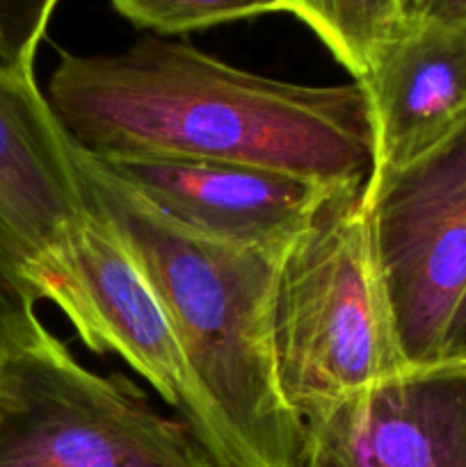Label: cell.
<instances>
[{"instance_id": "cell-14", "label": "cell", "mask_w": 466, "mask_h": 467, "mask_svg": "<svg viewBox=\"0 0 466 467\" xmlns=\"http://www.w3.org/2000/svg\"><path fill=\"white\" fill-rule=\"evenodd\" d=\"M37 304L39 296L32 283L0 251V356L44 331Z\"/></svg>"}, {"instance_id": "cell-7", "label": "cell", "mask_w": 466, "mask_h": 467, "mask_svg": "<svg viewBox=\"0 0 466 467\" xmlns=\"http://www.w3.org/2000/svg\"><path fill=\"white\" fill-rule=\"evenodd\" d=\"M94 162L190 231L228 244L270 251H283L313 219L329 192L341 187L215 160L128 158Z\"/></svg>"}, {"instance_id": "cell-3", "label": "cell", "mask_w": 466, "mask_h": 467, "mask_svg": "<svg viewBox=\"0 0 466 467\" xmlns=\"http://www.w3.org/2000/svg\"><path fill=\"white\" fill-rule=\"evenodd\" d=\"M365 187H334L279 254L274 372L306 429L341 401L409 372L375 260Z\"/></svg>"}, {"instance_id": "cell-1", "label": "cell", "mask_w": 466, "mask_h": 467, "mask_svg": "<svg viewBox=\"0 0 466 467\" xmlns=\"http://www.w3.org/2000/svg\"><path fill=\"white\" fill-rule=\"evenodd\" d=\"M46 99L73 149L94 160H215L323 185L373 176V117L356 80H277L146 35L119 53L59 50Z\"/></svg>"}, {"instance_id": "cell-5", "label": "cell", "mask_w": 466, "mask_h": 467, "mask_svg": "<svg viewBox=\"0 0 466 467\" xmlns=\"http://www.w3.org/2000/svg\"><path fill=\"white\" fill-rule=\"evenodd\" d=\"M370 240L409 369L439 365L466 295V121L405 167L368 181Z\"/></svg>"}, {"instance_id": "cell-2", "label": "cell", "mask_w": 466, "mask_h": 467, "mask_svg": "<svg viewBox=\"0 0 466 467\" xmlns=\"http://www.w3.org/2000/svg\"><path fill=\"white\" fill-rule=\"evenodd\" d=\"M85 201L114 223L164 306L192 388L187 427L219 467H309L306 424L274 372L281 251L190 231L73 149Z\"/></svg>"}, {"instance_id": "cell-15", "label": "cell", "mask_w": 466, "mask_h": 467, "mask_svg": "<svg viewBox=\"0 0 466 467\" xmlns=\"http://www.w3.org/2000/svg\"><path fill=\"white\" fill-rule=\"evenodd\" d=\"M439 365H457V368H466V295L457 304L455 315H452L448 331L443 336L441 345V358Z\"/></svg>"}, {"instance_id": "cell-10", "label": "cell", "mask_w": 466, "mask_h": 467, "mask_svg": "<svg viewBox=\"0 0 466 467\" xmlns=\"http://www.w3.org/2000/svg\"><path fill=\"white\" fill-rule=\"evenodd\" d=\"M373 178L414 162L466 121V18H407L368 76Z\"/></svg>"}, {"instance_id": "cell-11", "label": "cell", "mask_w": 466, "mask_h": 467, "mask_svg": "<svg viewBox=\"0 0 466 467\" xmlns=\"http://www.w3.org/2000/svg\"><path fill=\"white\" fill-rule=\"evenodd\" d=\"M352 80H364L379 50L407 21V0H281Z\"/></svg>"}, {"instance_id": "cell-6", "label": "cell", "mask_w": 466, "mask_h": 467, "mask_svg": "<svg viewBox=\"0 0 466 467\" xmlns=\"http://www.w3.org/2000/svg\"><path fill=\"white\" fill-rule=\"evenodd\" d=\"M30 283L87 349L119 356L187 424L192 388L172 322L108 217L87 203L85 217L37 265Z\"/></svg>"}, {"instance_id": "cell-13", "label": "cell", "mask_w": 466, "mask_h": 467, "mask_svg": "<svg viewBox=\"0 0 466 467\" xmlns=\"http://www.w3.org/2000/svg\"><path fill=\"white\" fill-rule=\"evenodd\" d=\"M59 0H0V68L35 73V57Z\"/></svg>"}, {"instance_id": "cell-18", "label": "cell", "mask_w": 466, "mask_h": 467, "mask_svg": "<svg viewBox=\"0 0 466 467\" xmlns=\"http://www.w3.org/2000/svg\"><path fill=\"white\" fill-rule=\"evenodd\" d=\"M409 7H411V0H407V16H409Z\"/></svg>"}, {"instance_id": "cell-16", "label": "cell", "mask_w": 466, "mask_h": 467, "mask_svg": "<svg viewBox=\"0 0 466 467\" xmlns=\"http://www.w3.org/2000/svg\"><path fill=\"white\" fill-rule=\"evenodd\" d=\"M407 18L461 21V18H466V0H411Z\"/></svg>"}, {"instance_id": "cell-17", "label": "cell", "mask_w": 466, "mask_h": 467, "mask_svg": "<svg viewBox=\"0 0 466 467\" xmlns=\"http://www.w3.org/2000/svg\"><path fill=\"white\" fill-rule=\"evenodd\" d=\"M309 467H336L329 459H324L318 451H311V465Z\"/></svg>"}, {"instance_id": "cell-12", "label": "cell", "mask_w": 466, "mask_h": 467, "mask_svg": "<svg viewBox=\"0 0 466 467\" xmlns=\"http://www.w3.org/2000/svg\"><path fill=\"white\" fill-rule=\"evenodd\" d=\"M110 5L132 26L160 36L283 14L281 0H110Z\"/></svg>"}, {"instance_id": "cell-8", "label": "cell", "mask_w": 466, "mask_h": 467, "mask_svg": "<svg viewBox=\"0 0 466 467\" xmlns=\"http://www.w3.org/2000/svg\"><path fill=\"white\" fill-rule=\"evenodd\" d=\"M309 438L336 467H466V368L388 379L309 424Z\"/></svg>"}, {"instance_id": "cell-4", "label": "cell", "mask_w": 466, "mask_h": 467, "mask_svg": "<svg viewBox=\"0 0 466 467\" xmlns=\"http://www.w3.org/2000/svg\"><path fill=\"white\" fill-rule=\"evenodd\" d=\"M0 467H219L123 374L91 372L48 328L0 356Z\"/></svg>"}, {"instance_id": "cell-9", "label": "cell", "mask_w": 466, "mask_h": 467, "mask_svg": "<svg viewBox=\"0 0 466 467\" xmlns=\"http://www.w3.org/2000/svg\"><path fill=\"white\" fill-rule=\"evenodd\" d=\"M85 214L73 146L35 73L0 68V251L30 281Z\"/></svg>"}]
</instances>
